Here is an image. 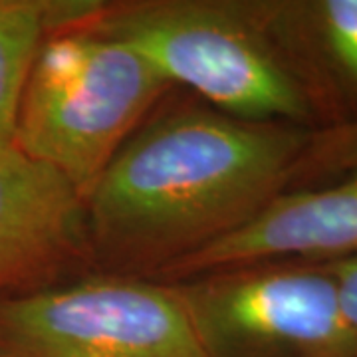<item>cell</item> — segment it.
I'll return each instance as SVG.
<instances>
[{
  "label": "cell",
  "instance_id": "cell-11",
  "mask_svg": "<svg viewBox=\"0 0 357 357\" xmlns=\"http://www.w3.org/2000/svg\"><path fill=\"white\" fill-rule=\"evenodd\" d=\"M321 264L332 274L335 282L340 310L357 354V255L321 260Z\"/></svg>",
  "mask_w": 357,
  "mask_h": 357
},
{
  "label": "cell",
  "instance_id": "cell-1",
  "mask_svg": "<svg viewBox=\"0 0 357 357\" xmlns=\"http://www.w3.org/2000/svg\"><path fill=\"white\" fill-rule=\"evenodd\" d=\"M312 129L187 105L137 129L86 197L93 270L161 278L288 191Z\"/></svg>",
  "mask_w": 357,
  "mask_h": 357
},
{
  "label": "cell",
  "instance_id": "cell-10",
  "mask_svg": "<svg viewBox=\"0 0 357 357\" xmlns=\"http://www.w3.org/2000/svg\"><path fill=\"white\" fill-rule=\"evenodd\" d=\"M357 171V117L310 131L306 145L292 167L288 189L307 187Z\"/></svg>",
  "mask_w": 357,
  "mask_h": 357
},
{
  "label": "cell",
  "instance_id": "cell-5",
  "mask_svg": "<svg viewBox=\"0 0 357 357\" xmlns=\"http://www.w3.org/2000/svg\"><path fill=\"white\" fill-rule=\"evenodd\" d=\"M0 357H206L163 280L88 270L0 296Z\"/></svg>",
  "mask_w": 357,
  "mask_h": 357
},
{
  "label": "cell",
  "instance_id": "cell-7",
  "mask_svg": "<svg viewBox=\"0 0 357 357\" xmlns=\"http://www.w3.org/2000/svg\"><path fill=\"white\" fill-rule=\"evenodd\" d=\"M357 255V171L330 185L288 189L244 227L167 270L178 280L260 260H333Z\"/></svg>",
  "mask_w": 357,
  "mask_h": 357
},
{
  "label": "cell",
  "instance_id": "cell-6",
  "mask_svg": "<svg viewBox=\"0 0 357 357\" xmlns=\"http://www.w3.org/2000/svg\"><path fill=\"white\" fill-rule=\"evenodd\" d=\"M86 199L14 143L0 149V296L40 290L88 272Z\"/></svg>",
  "mask_w": 357,
  "mask_h": 357
},
{
  "label": "cell",
  "instance_id": "cell-4",
  "mask_svg": "<svg viewBox=\"0 0 357 357\" xmlns=\"http://www.w3.org/2000/svg\"><path fill=\"white\" fill-rule=\"evenodd\" d=\"M163 282L206 357H357L321 262L260 260Z\"/></svg>",
  "mask_w": 357,
  "mask_h": 357
},
{
  "label": "cell",
  "instance_id": "cell-3",
  "mask_svg": "<svg viewBox=\"0 0 357 357\" xmlns=\"http://www.w3.org/2000/svg\"><path fill=\"white\" fill-rule=\"evenodd\" d=\"M169 88L128 44L82 26H58L32 60L13 143L62 173L86 199Z\"/></svg>",
  "mask_w": 357,
  "mask_h": 357
},
{
  "label": "cell",
  "instance_id": "cell-8",
  "mask_svg": "<svg viewBox=\"0 0 357 357\" xmlns=\"http://www.w3.org/2000/svg\"><path fill=\"white\" fill-rule=\"evenodd\" d=\"M272 38L290 64L318 128L357 117V0L264 2Z\"/></svg>",
  "mask_w": 357,
  "mask_h": 357
},
{
  "label": "cell",
  "instance_id": "cell-2",
  "mask_svg": "<svg viewBox=\"0 0 357 357\" xmlns=\"http://www.w3.org/2000/svg\"><path fill=\"white\" fill-rule=\"evenodd\" d=\"M70 24L128 44L171 86L191 88L222 114L318 128L306 89L268 30L264 2L93 0Z\"/></svg>",
  "mask_w": 357,
  "mask_h": 357
},
{
  "label": "cell",
  "instance_id": "cell-9",
  "mask_svg": "<svg viewBox=\"0 0 357 357\" xmlns=\"http://www.w3.org/2000/svg\"><path fill=\"white\" fill-rule=\"evenodd\" d=\"M86 6L88 0H0V149L14 141L18 105L40 42Z\"/></svg>",
  "mask_w": 357,
  "mask_h": 357
}]
</instances>
